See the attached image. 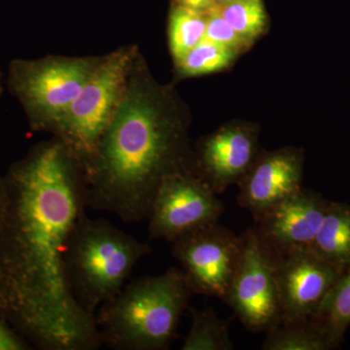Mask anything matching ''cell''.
I'll return each mask as SVG.
<instances>
[{"instance_id":"2e32d148","label":"cell","mask_w":350,"mask_h":350,"mask_svg":"<svg viewBox=\"0 0 350 350\" xmlns=\"http://www.w3.org/2000/svg\"><path fill=\"white\" fill-rule=\"evenodd\" d=\"M312 319L323 327L331 342L338 349L350 326V265L340 273L319 312Z\"/></svg>"},{"instance_id":"277c9868","label":"cell","mask_w":350,"mask_h":350,"mask_svg":"<svg viewBox=\"0 0 350 350\" xmlns=\"http://www.w3.org/2000/svg\"><path fill=\"white\" fill-rule=\"evenodd\" d=\"M149 244L138 241L101 218L77 221L64 253L66 282L83 310L96 317L126 285L137 262L150 254Z\"/></svg>"},{"instance_id":"8992f818","label":"cell","mask_w":350,"mask_h":350,"mask_svg":"<svg viewBox=\"0 0 350 350\" xmlns=\"http://www.w3.org/2000/svg\"><path fill=\"white\" fill-rule=\"evenodd\" d=\"M218 194L196 172H177L161 182L149 211L151 239L174 243L218 222L224 206Z\"/></svg>"},{"instance_id":"3957f363","label":"cell","mask_w":350,"mask_h":350,"mask_svg":"<svg viewBox=\"0 0 350 350\" xmlns=\"http://www.w3.org/2000/svg\"><path fill=\"white\" fill-rule=\"evenodd\" d=\"M181 269L137 278L96 314L103 345L116 350H165L192 295Z\"/></svg>"},{"instance_id":"7a4b0ae2","label":"cell","mask_w":350,"mask_h":350,"mask_svg":"<svg viewBox=\"0 0 350 350\" xmlns=\"http://www.w3.org/2000/svg\"><path fill=\"white\" fill-rule=\"evenodd\" d=\"M177 172H197L187 126L167 109L154 88L126 85L84 170L88 207L126 223L142 222L148 217L161 182Z\"/></svg>"},{"instance_id":"44dd1931","label":"cell","mask_w":350,"mask_h":350,"mask_svg":"<svg viewBox=\"0 0 350 350\" xmlns=\"http://www.w3.org/2000/svg\"><path fill=\"white\" fill-rule=\"evenodd\" d=\"M206 31L204 39L220 44L225 47L236 51L239 54L250 45L243 40L237 31L221 15L217 6H214L206 12Z\"/></svg>"},{"instance_id":"30bf717a","label":"cell","mask_w":350,"mask_h":350,"mask_svg":"<svg viewBox=\"0 0 350 350\" xmlns=\"http://www.w3.org/2000/svg\"><path fill=\"white\" fill-rule=\"evenodd\" d=\"M329 200L301 188L256 219L254 228L275 259L310 250Z\"/></svg>"},{"instance_id":"d6986e66","label":"cell","mask_w":350,"mask_h":350,"mask_svg":"<svg viewBox=\"0 0 350 350\" xmlns=\"http://www.w3.org/2000/svg\"><path fill=\"white\" fill-rule=\"evenodd\" d=\"M218 9L223 18L250 46L268 27V16L262 0H236Z\"/></svg>"},{"instance_id":"7c38bea8","label":"cell","mask_w":350,"mask_h":350,"mask_svg":"<svg viewBox=\"0 0 350 350\" xmlns=\"http://www.w3.org/2000/svg\"><path fill=\"white\" fill-rule=\"evenodd\" d=\"M305 156L301 149L284 147L259 154L239 182L238 202L255 220L301 188Z\"/></svg>"},{"instance_id":"ffe728a7","label":"cell","mask_w":350,"mask_h":350,"mask_svg":"<svg viewBox=\"0 0 350 350\" xmlns=\"http://www.w3.org/2000/svg\"><path fill=\"white\" fill-rule=\"evenodd\" d=\"M238 55L236 51L204 39L176 64L183 76L208 75L228 68Z\"/></svg>"},{"instance_id":"ac0fdd59","label":"cell","mask_w":350,"mask_h":350,"mask_svg":"<svg viewBox=\"0 0 350 350\" xmlns=\"http://www.w3.org/2000/svg\"><path fill=\"white\" fill-rule=\"evenodd\" d=\"M206 12L174 5L170 17V45L175 62L204 40L206 31Z\"/></svg>"},{"instance_id":"8fae6325","label":"cell","mask_w":350,"mask_h":350,"mask_svg":"<svg viewBox=\"0 0 350 350\" xmlns=\"http://www.w3.org/2000/svg\"><path fill=\"white\" fill-rule=\"evenodd\" d=\"M340 273L310 250L276 259L282 321L314 317Z\"/></svg>"},{"instance_id":"6da1fadb","label":"cell","mask_w":350,"mask_h":350,"mask_svg":"<svg viewBox=\"0 0 350 350\" xmlns=\"http://www.w3.org/2000/svg\"><path fill=\"white\" fill-rule=\"evenodd\" d=\"M5 188L0 225V308L45 350L103 345L96 317L66 282L64 253L86 213L84 170L59 140L18 165Z\"/></svg>"},{"instance_id":"9a60e30c","label":"cell","mask_w":350,"mask_h":350,"mask_svg":"<svg viewBox=\"0 0 350 350\" xmlns=\"http://www.w3.org/2000/svg\"><path fill=\"white\" fill-rule=\"evenodd\" d=\"M266 333L264 350L336 349L323 327L313 319L282 320Z\"/></svg>"},{"instance_id":"e0dca14e","label":"cell","mask_w":350,"mask_h":350,"mask_svg":"<svg viewBox=\"0 0 350 350\" xmlns=\"http://www.w3.org/2000/svg\"><path fill=\"white\" fill-rule=\"evenodd\" d=\"M191 327L181 350H232L230 320L219 319L213 308H191Z\"/></svg>"},{"instance_id":"9c48e42d","label":"cell","mask_w":350,"mask_h":350,"mask_svg":"<svg viewBox=\"0 0 350 350\" xmlns=\"http://www.w3.org/2000/svg\"><path fill=\"white\" fill-rule=\"evenodd\" d=\"M172 244V254L180 264L192 293L225 301L241 259L243 237L216 222Z\"/></svg>"},{"instance_id":"cb8c5ba5","label":"cell","mask_w":350,"mask_h":350,"mask_svg":"<svg viewBox=\"0 0 350 350\" xmlns=\"http://www.w3.org/2000/svg\"><path fill=\"white\" fill-rule=\"evenodd\" d=\"M4 206H5V188L0 182V225H1L2 217H3Z\"/></svg>"},{"instance_id":"4fadbf2b","label":"cell","mask_w":350,"mask_h":350,"mask_svg":"<svg viewBox=\"0 0 350 350\" xmlns=\"http://www.w3.org/2000/svg\"><path fill=\"white\" fill-rule=\"evenodd\" d=\"M258 130L250 124H230L200 145L196 157L198 174L216 194L239 184L258 155Z\"/></svg>"},{"instance_id":"5bb4252c","label":"cell","mask_w":350,"mask_h":350,"mask_svg":"<svg viewBox=\"0 0 350 350\" xmlns=\"http://www.w3.org/2000/svg\"><path fill=\"white\" fill-rule=\"evenodd\" d=\"M310 251L344 271L350 265V204L329 200Z\"/></svg>"},{"instance_id":"d4e9b609","label":"cell","mask_w":350,"mask_h":350,"mask_svg":"<svg viewBox=\"0 0 350 350\" xmlns=\"http://www.w3.org/2000/svg\"><path fill=\"white\" fill-rule=\"evenodd\" d=\"M234 1H236V0H213L214 4L217 7L225 6Z\"/></svg>"},{"instance_id":"603a6c76","label":"cell","mask_w":350,"mask_h":350,"mask_svg":"<svg viewBox=\"0 0 350 350\" xmlns=\"http://www.w3.org/2000/svg\"><path fill=\"white\" fill-rule=\"evenodd\" d=\"M174 5L186 7L200 12H207L215 6L213 0H174Z\"/></svg>"},{"instance_id":"ba28073f","label":"cell","mask_w":350,"mask_h":350,"mask_svg":"<svg viewBox=\"0 0 350 350\" xmlns=\"http://www.w3.org/2000/svg\"><path fill=\"white\" fill-rule=\"evenodd\" d=\"M96 66L77 59L22 63L14 70V88L38 126L54 131Z\"/></svg>"},{"instance_id":"7402d4cb","label":"cell","mask_w":350,"mask_h":350,"mask_svg":"<svg viewBox=\"0 0 350 350\" xmlns=\"http://www.w3.org/2000/svg\"><path fill=\"white\" fill-rule=\"evenodd\" d=\"M24 345L19 338L9 330L5 324L0 320V350H21L24 349Z\"/></svg>"},{"instance_id":"52a82bcc","label":"cell","mask_w":350,"mask_h":350,"mask_svg":"<svg viewBox=\"0 0 350 350\" xmlns=\"http://www.w3.org/2000/svg\"><path fill=\"white\" fill-rule=\"evenodd\" d=\"M243 251L225 301L248 330L268 332L282 321L275 259L254 228L243 234Z\"/></svg>"},{"instance_id":"5b68a950","label":"cell","mask_w":350,"mask_h":350,"mask_svg":"<svg viewBox=\"0 0 350 350\" xmlns=\"http://www.w3.org/2000/svg\"><path fill=\"white\" fill-rule=\"evenodd\" d=\"M130 64L131 55L123 51L96 64L54 130L57 140L83 170L93 158L123 98Z\"/></svg>"}]
</instances>
